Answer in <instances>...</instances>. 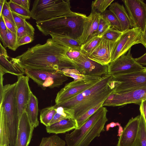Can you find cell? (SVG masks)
Wrapping results in <instances>:
<instances>
[{
	"label": "cell",
	"instance_id": "obj_1",
	"mask_svg": "<svg viewBox=\"0 0 146 146\" xmlns=\"http://www.w3.org/2000/svg\"><path fill=\"white\" fill-rule=\"evenodd\" d=\"M68 48L50 38L44 44H36L29 48L21 54L11 59L24 70H57L75 68L74 63L66 54Z\"/></svg>",
	"mask_w": 146,
	"mask_h": 146
},
{
	"label": "cell",
	"instance_id": "obj_2",
	"mask_svg": "<svg viewBox=\"0 0 146 146\" xmlns=\"http://www.w3.org/2000/svg\"><path fill=\"white\" fill-rule=\"evenodd\" d=\"M112 76L103 75L96 84L81 93L57 105L73 110L76 119L104 102L113 93L114 86Z\"/></svg>",
	"mask_w": 146,
	"mask_h": 146
},
{
	"label": "cell",
	"instance_id": "obj_3",
	"mask_svg": "<svg viewBox=\"0 0 146 146\" xmlns=\"http://www.w3.org/2000/svg\"><path fill=\"white\" fill-rule=\"evenodd\" d=\"M87 17L84 14L72 11L60 17L36 22V26L45 36L63 35L79 40Z\"/></svg>",
	"mask_w": 146,
	"mask_h": 146
},
{
	"label": "cell",
	"instance_id": "obj_4",
	"mask_svg": "<svg viewBox=\"0 0 146 146\" xmlns=\"http://www.w3.org/2000/svg\"><path fill=\"white\" fill-rule=\"evenodd\" d=\"M16 82L0 89V122L8 129L9 146H15L19 122L16 97Z\"/></svg>",
	"mask_w": 146,
	"mask_h": 146
},
{
	"label": "cell",
	"instance_id": "obj_5",
	"mask_svg": "<svg viewBox=\"0 0 146 146\" xmlns=\"http://www.w3.org/2000/svg\"><path fill=\"white\" fill-rule=\"evenodd\" d=\"M107 108L102 106L78 129L66 134L65 140L67 146H89L96 137L104 131L108 119Z\"/></svg>",
	"mask_w": 146,
	"mask_h": 146
},
{
	"label": "cell",
	"instance_id": "obj_6",
	"mask_svg": "<svg viewBox=\"0 0 146 146\" xmlns=\"http://www.w3.org/2000/svg\"><path fill=\"white\" fill-rule=\"evenodd\" d=\"M71 8L69 0H35L31 16L36 22L44 21L70 13Z\"/></svg>",
	"mask_w": 146,
	"mask_h": 146
},
{
	"label": "cell",
	"instance_id": "obj_7",
	"mask_svg": "<svg viewBox=\"0 0 146 146\" xmlns=\"http://www.w3.org/2000/svg\"><path fill=\"white\" fill-rule=\"evenodd\" d=\"M112 75V80L114 86L113 93H123L146 86V72L143 70Z\"/></svg>",
	"mask_w": 146,
	"mask_h": 146
},
{
	"label": "cell",
	"instance_id": "obj_8",
	"mask_svg": "<svg viewBox=\"0 0 146 146\" xmlns=\"http://www.w3.org/2000/svg\"><path fill=\"white\" fill-rule=\"evenodd\" d=\"M25 74L43 90L48 87L59 88L68 80L67 76L58 70L25 69Z\"/></svg>",
	"mask_w": 146,
	"mask_h": 146
},
{
	"label": "cell",
	"instance_id": "obj_9",
	"mask_svg": "<svg viewBox=\"0 0 146 146\" xmlns=\"http://www.w3.org/2000/svg\"><path fill=\"white\" fill-rule=\"evenodd\" d=\"M142 32L137 28H133L122 32L116 42L111 55V62L126 54L134 45L142 44Z\"/></svg>",
	"mask_w": 146,
	"mask_h": 146
},
{
	"label": "cell",
	"instance_id": "obj_10",
	"mask_svg": "<svg viewBox=\"0 0 146 146\" xmlns=\"http://www.w3.org/2000/svg\"><path fill=\"white\" fill-rule=\"evenodd\" d=\"M146 100V86L121 93H112L104 102L102 106H122L127 104H139Z\"/></svg>",
	"mask_w": 146,
	"mask_h": 146
},
{
	"label": "cell",
	"instance_id": "obj_11",
	"mask_svg": "<svg viewBox=\"0 0 146 146\" xmlns=\"http://www.w3.org/2000/svg\"><path fill=\"white\" fill-rule=\"evenodd\" d=\"M108 74H126L141 71L144 67L135 60L132 55L131 49L126 54L121 56L107 65Z\"/></svg>",
	"mask_w": 146,
	"mask_h": 146
},
{
	"label": "cell",
	"instance_id": "obj_12",
	"mask_svg": "<svg viewBox=\"0 0 146 146\" xmlns=\"http://www.w3.org/2000/svg\"><path fill=\"white\" fill-rule=\"evenodd\" d=\"M73 81L66 84L57 94L55 99L56 105L63 103L73 97L92 87L101 79Z\"/></svg>",
	"mask_w": 146,
	"mask_h": 146
},
{
	"label": "cell",
	"instance_id": "obj_13",
	"mask_svg": "<svg viewBox=\"0 0 146 146\" xmlns=\"http://www.w3.org/2000/svg\"><path fill=\"white\" fill-rule=\"evenodd\" d=\"M133 28L139 29L142 32L146 21V4L141 0H123Z\"/></svg>",
	"mask_w": 146,
	"mask_h": 146
},
{
	"label": "cell",
	"instance_id": "obj_14",
	"mask_svg": "<svg viewBox=\"0 0 146 146\" xmlns=\"http://www.w3.org/2000/svg\"><path fill=\"white\" fill-rule=\"evenodd\" d=\"M73 62L75 68L82 74L102 77L108 74L107 65H102L91 60L83 52L79 58Z\"/></svg>",
	"mask_w": 146,
	"mask_h": 146
},
{
	"label": "cell",
	"instance_id": "obj_15",
	"mask_svg": "<svg viewBox=\"0 0 146 146\" xmlns=\"http://www.w3.org/2000/svg\"><path fill=\"white\" fill-rule=\"evenodd\" d=\"M116 42L111 41L102 37L95 48L87 55L88 57L102 65H107L111 62Z\"/></svg>",
	"mask_w": 146,
	"mask_h": 146
},
{
	"label": "cell",
	"instance_id": "obj_16",
	"mask_svg": "<svg viewBox=\"0 0 146 146\" xmlns=\"http://www.w3.org/2000/svg\"><path fill=\"white\" fill-rule=\"evenodd\" d=\"M17 77V80L16 82V97L20 119L25 111L32 91L29 83V77L24 75Z\"/></svg>",
	"mask_w": 146,
	"mask_h": 146
},
{
	"label": "cell",
	"instance_id": "obj_17",
	"mask_svg": "<svg viewBox=\"0 0 146 146\" xmlns=\"http://www.w3.org/2000/svg\"><path fill=\"white\" fill-rule=\"evenodd\" d=\"M139 119L138 115L129 120L119 136L117 146H132L137 134Z\"/></svg>",
	"mask_w": 146,
	"mask_h": 146
},
{
	"label": "cell",
	"instance_id": "obj_18",
	"mask_svg": "<svg viewBox=\"0 0 146 146\" xmlns=\"http://www.w3.org/2000/svg\"><path fill=\"white\" fill-rule=\"evenodd\" d=\"M34 128L31 125L25 111L19 120L15 146H28Z\"/></svg>",
	"mask_w": 146,
	"mask_h": 146
},
{
	"label": "cell",
	"instance_id": "obj_19",
	"mask_svg": "<svg viewBox=\"0 0 146 146\" xmlns=\"http://www.w3.org/2000/svg\"><path fill=\"white\" fill-rule=\"evenodd\" d=\"M100 15L91 13L85 19L82 33L79 39L81 45L97 35Z\"/></svg>",
	"mask_w": 146,
	"mask_h": 146
},
{
	"label": "cell",
	"instance_id": "obj_20",
	"mask_svg": "<svg viewBox=\"0 0 146 146\" xmlns=\"http://www.w3.org/2000/svg\"><path fill=\"white\" fill-rule=\"evenodd\" d=\"M109 9L118 19L122 32L133 28V23L123 5L117 2L113 3L110 6Z\"/></svg>",
	"mask_w": 146,
	"mask_h": 146
},
{
	"label": "cell",
	"instance_id": "obj_21",
	"mask_svg": "<svg viewBox=\"0 0 146 146\" xmlns=\"http://www.w3.org/2000/svg\"><path fill=\"white\" fill-rule=\"evenodd\" d=\"M77 128V123L75 118H68L46 127L47 132L57 134L64 133Z\"/></svg>",
	"mask_w": 146,
	"mask_h": 146
},
{
	"label": "cell",
	"instance_id": "obj_22",
	"mask_svg": "<svg viewBox=\"0 0 146 146\" xmlns=\"http://www.w3.org/2000/svg\"><path fill=\"white\" fill-rule=\"evenodd\" d=\"M9 58L8 55H0V73H9L17 76L25 74L24 70Z\"/></svg>",
	"mask_w": 146,
	"mask_h": 146
},
{
	"label": "cell",
	"instance_id": "obj_23",
	"mask_svg": "<svg viewBox=\"0 0 146 146\" xmlns=\"http://www.w3.org/2000/svg\"><path fill=\"white\" fill-rule=\"evenodd\" d=\"M38 100L37 98L31 92L25 111L30 124L34 128L39 125L38 119Z\"/></svg>",
	"mask_w": 146,
	"mask_h": 146
},
{
	"label": "cell",
	"instance_id": "obj_24",
	"mask_svg": "<svg viewBox=\"0 0 146 146\" xmlns=\"http://www.w3.org/2000/svg\"><path fill=\"white\" fill-rule=\"evenodd\" d=\"M51 38L59 44L68 48H81V45L79 40L68 36L58 35H51Z\"/></svg>",
	"mask_w": 146,
	"mask_h": 146
},
{
	"label": "cell",
	"instance_id": "obj_25",
	"mask_svg": "<svg viewBox=\"0 0 146 146\" xmlns=\"http://www.w3.org/2000/svg\"><path fill=\"white\" fill-rule=\"evenodd\" d=\"M58 71L67 77L72 78L75 82L86 80L99 79L102 78L82 74L76 68H64Z\"/></svg>",
	"mask_w": 146,
	"mask_h": 146
},
{
	"label": "cell",
	"instance_id": "obj_26",
	"mask_svg": "<svg viewBox=\"0 0 146 146\" xmlns=\"http://www.w3.org/2000/svg\"><path fill=\"white\" fill-rule=\"evenodd\" d=\"M57 106L56 112L50 125L62 120L68 118H75L74 111L73 110L59 106Z\"/></svg>",
	"mask_w": 146,
	"mask_h": 146
},
{
	"label": "cell",
	"instance_id": "obj_27",
	"mask_svg": "<svg viewBox=\"0 0 146 146\" xmlns=\"http://www.w3.org/2000/svg\"><path fill=\"white\" fill-rule=\"evenodd\" d=\"M132 146H146V124L141 115L137 134Z\"/></svg>",
	"mask_w": 146,
	"mask_h": 146
},
{
	"label": "cell",
	"instance_id": "obj_28",
	"mask_svg": "<svg viewBox=\"0 0 146 146\" xmlns=\"http://www.w3.org/2000/svg\"><path fill=\"white\" fill-rule=\"evenodd\" d=\"M57 106L48 107L41 110L40 111V122L46 127L50 125L56 112Z\"/></svg>",
	"mask_w": 146,
	"mask_h": 146
},
{
	"label": "cell",
	"instance_id": "obj_29",
	"mask_svg": "<svg viewBox=\"0 0 146 146\" xmlns=\"http://www.w3.org/2000/svg\"><path fill=\"white\" fill-rule=\"evenodd\" d=\"M113 0H96L92 3L91 13L100 14L103 13Z\"/></svg>",
	"mask_w": 146,
	"mask_h": 146
},
{
	"label": "cell",
	"instance_id": "obj_30",
	"mask_svg": "<svg viewBox=\"0 0 146 146\" xmlns=\"http://www.w3.org/2000/svg\"><path fill=\"white\" fill-rule=\"evenodd\" d=\"M65 141L56 135L42 138L39 146H65Z\"/></svg>",
	"mask_w": 146,
	"mask_h": 146
},
{
	"label": "cell",
	"instance_id": "obj_31",
	"mask_svg": "<svg viewBox=\"0 0 146 146\" xmlns=\"http://www.w3.org/2000/svg\"><path fill=\"white\" fill-rule=\"evenodd\" d=\"M10 8L13 12L21 18L25 20L29 19L31 17V11H28L21 6L13 2L11 0L8 2Z\"/></svg>",
	"mask_w": 146,
	"mask_h": 146
},
{
	"label": "cell",
	"instance_id": "obj_32",
	"mask_svg": "<svg viewBox=\"0 0 146 146\" xmlns=\"http://www.w3.org/2000/svg\"><path fill=\"white\" fill-rule=\"evenodd\" d=\"M101 14L109 23L111 27L121 31V28L119 22L116 16L112 11L106 9Z\"/></svg>",
	"mask_w": 146,
	"mask_h": 146
},
{
	"label": "cell",
	"instance_id": "obj_33",
	"mask_svg": "<svg viewBox=\"0 0 146 146\" xmlns=\"http://www.w3.org/2000/svg\"><path fill=\"white\" fill-rule=\"evenodd\" d=\"M35 29L29 22L26 21L25 24L20 26L17 28V41L25 35L34 36Z\"/></svg>",
	"mask_w": 146,
	"mask_h": 146
},
{
	"label": "cell",
	"instance_id": "obj_34",
	"mask_svg": "<svg viewBox=\"0 0 146 146\" xmlns=\"http://www.w3.org/2000/svg\"><path fill=\"white\" fill-rule=\"evenodd\" d=\"M102 37L96 36L81 45V49L87 55L93 50L100 41Z\"/></svg>",
	"mask_w": 146,
	"mask_h": 146
},
{
	"label": "cell",
	"instance_id": "obj_35",
	"mask_svg": "<svg viewBox=\"0 0 146 146\" xmlns=\"http://www.w3.org/2000/svg\"><path fill=\"white\" fill-rule=\"evenodd\" d=\"M104 102H102L97 106L89 110L82 116L76 119L77 123V128L76 129L80 128L91 116L102 106Z\"/></svg>",
	"mask_w": 146,
	"mask_h": 146
},
{
	"label": "cell",
	"instance_id": "obj_36",
	"mask_svg": "<svg viewBox=\"0 0 146 146\" xmlns=\"http://www.w3.org/2000/svg\"><path fill=\"white\" fill-rule=\"evenodd\" d=\"M122 33V32L110 27L102 37L111 41L115 42L118 40Z\"/></svg>",
	"mask_w": 146,
	"mask_h": 146
},
{
	"label": "cell",
	"instance_id": "obj_37",
	"mask_svg": "<svg viewBox=\"0 0 146 146\" xmlns=\"http://www.w3.org/2000/svg\"><path fill=\"white\" fill-rule=\"evenodd\" d=\"M110 27L109 23L100 14L96 36L102 37Z\"/></svg>",
	"mask_w": 146,
	"mask_h": 146
},
{
	"label": "cell",
	"instance_id": "obj_38",
	"mask_svg": "<svg viewBox=\"0 0 146 146\" xmlns=\"http://www.w3.org/2000/svg\"><path fill=\"white\" fill-rule=\"evenodd\" d=\"M7 47L13 50H16L17 48L16 35L7 29Z\"/></svg>",
	"mask_w": 146,
	"mask_h": 146
},
{
	"label": "cell",
	"instance_id": "obj_39",
	"mask_svg": "<svg viewBox=\"0 0 146 146\" xmlns=\"http://www.w3.org/2000/svg\"><path fill=\"white\" fill-rule=\"evenodd\" d=\"M0 18V39L5 48L7 47V29L6 26L3 16L1 15Z\"/></svg>",
	"mask_w": 146,
	"mask_h": 146
},
{
	"label": "cell",
	"instance_id": "obj_40",
	"mask_svg": "<svg viewBox=\"0 0 146 146\" xmlns=\"http://www.w3.org/2000/svg\"><path fill=\"white\" fill-rule=\"evenodd\" d=\"M1 15L10 21L16 27L12 11L9 7L8 2H7L6 0H5L1 13H0V16Z\"/></svg>",
	"mask_w": 146,
	"mask_h": 146
},
{
	"label": "cell",
	"instance_id": "obj_41",
	"mask_svg": "<svg viewBox=\"0 0 146 146\" xmlns=\"http://www.w3.org/2000/svg\"><path fill=\"white\" fill-rule=\"evenodd\" d=\"M81 48H68L66 52L68 58L73 62L79 58L83 54Z\"/></svg>",
	"mask_w": 146,
	"mask_h": 146
},
{
	"label": "cell",
	"instance_id": "obj_42",
	"mask_svg": "<svg viewBox=\"0 0 146 146\" xmlns=\"http://www.w3.org/2000/svg\"><path fill=\"white\" fill-rule=\"evenodd\" d=\"M34 40V36L25 35L20 38L17 41V47L32 42Z\"/></svg>",
	"mask_w": 146,
	"mask_h": 146
},
{
	"label": "cell",
	"instance_id": "obj_43",
	"mask_svg": "<svg viewBox=\"0 0 146 146\" xmlns=\"http://www.w3.org/2000/svg\"><path fill=\"white\" fill-rule=\"evenodd\" d=\"M12 13L17 28L25 24L26 21V20L21 18L13 12H12Z\"/></svg>",
	"mask_w": 146,
	"mask_h": 146
},
{
	"label": "cell",
	"instance_id": "obj_44",
	"mask_svg": "<svg viewBox=\"0 0 146 146\" xmlns=\"http://www.w3.org/2000/svg\"><path fill=\"white\" fill-rule=\"evenodd\" d=\"M15 3L23 7L28 11L29 10L30 3L29 0H11Z\"/></svg>",
	"mask_w": 146,
	"mask_h": 146
},
{
	"label": "cell",
	"instance_id": "obj_45",
	"mask_svg": "<svg viewBox=\"0 0 146 146\" xmlns=\"http://www.w3.org/2000/svg\"><path fill=\"white\" fill-rule=\"evenodd\" d=\"M3 17L7 29L16 35L17 28L10 21L5 17Z\"/></svg>",
	"mask_w": 146,
	"mask_h": 146
},
{
	"label": "cell",
	"instance_id": "obj_46",
	"mask_svg": "<svg viewBox=\"0 0 146 146\" xmlns=\"http://www.w3.org/2000/svg\"><path fill=\"white\" fill-rule=\"evenodd\" d=\"M139 110L146 124V100L143 101L140 104Z\"/></svg>",
	"mask_w": 146,
	"mask_h": 146
},
{
	"label": "cell",
	"instance_id": "obj_47",
	"mask_svg": "<svg viewBox=\"0 0 146 146\" xmlns=\"http://www.w3.org/2000/svg\"><path fill=\"white\" fill-rule=\"evenodd\" d=\"M136 61L141 66L146 65V52L141 56L135 58Z\"/></svg>",
	"mask_w": 146,
	"mask_h": 146
},
{
	"label": "cell",
	"instance_id": "obj_48",
	"mask_svg": "<svg viewBox=\"0 0 146 146\" xmlns=\"http://www.w3.org/2000/svg\"><path fill=\"white\" fill-rule=\"evenodd\" d=\"M117 126H118L119 127L121 126L120 124L118 122H111L106 125V130L108 131L109 130L110 128H113Z\"/></svg>",
	"mask_w": 146,
	"mask_h": 146
},
{
	"label": "cell",
	"instance_id": "obj_49",
	"mask_svg": "<svg viewBox=\"0 0 146 146\" xmlns=\"http://www.w3.org/2000/svg\"><path fill=\"white\" fill-rule=\"evenodd\" d=\"M142 43L146 49V21L144 31L142 32Z\"/></svg>",
	"mask_w": 146,
	"mask_h": 146
},
{
	"label": "cell",
	"instance_id": "obj_50",
	"mask_svg": "<svg viewBox=\"0 0 146 146\" xmlns=\"http://www.w3.org/2000/svg\"><path fill=\"white\" fill-rule=\"evenodd\" d=\"M5 0H0V13H1Z\"/></svg>",
	"mask_w": 146,
	"mask_h": 146
},
{
	"label": "cell",
	"instance_id": "obj_51",
	"mask_svg": "<svg viewBox=\"0 0 146 146\" xmlns=\"http://www.w3.org/2000/svg\"><path fill=\"white\" fill-rule=\"evenodd\" d=\"M143 70L144 71L146 72V67H144Z\"/></svg>",
	"mask_w": 146,
	"mask_h": 146
},
{
	"label": "cell",
	"instance_id": "obj_52",
	"mask_svg": "<svg viewBox=\"0 0 146 146\" xmlns=\"http://www.w3.org/2000/svg\"></svg>",
	"mask_w": 146,
	"mask_h": 146
}]
</instances>
